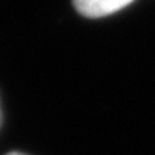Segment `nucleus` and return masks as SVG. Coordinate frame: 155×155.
Returning <instances> with one entry per match:
<instances>
[{"label":"nucleus","mask_w":155,"mask_h":155,"mask_svg":"<svg viewBox=\"0 0 155 155\" xmlns=\"http://www.w3.org/2000/svg\"><path fill=\"white\" fill-rule=\"evenodd\" d=\"M133 0H73L78 13L87 18H100L122 10Z\"/></svg>","instance_id":"obj_1"},{"label":"nucleus","mask_w":155,"mask_h":155,"mask_svg":"<svg viewBox=\"0 0 155 155\" xmlns=\"http://www.w3.org/2000/svg\"><path fill=\"white\" fill-rule=\"evenodd\" d=\"M6 155H25V153H21V152H10V153H6Z\"/></svg>","instance_id":"obj_2"},{"label":"nucleus","mask_w":155,"mask_h":155,"mask_svg":"<svg viewBox=\"0 0 155 155\" xmlns=\"http://www.w3.org/2000/svg\"><path fill=\"white\" fill-rule=\"evenodd\" d=\"M0 125H2V111H0Z\"/></svg>","instance_id":"obj_3"}]
</instances>
